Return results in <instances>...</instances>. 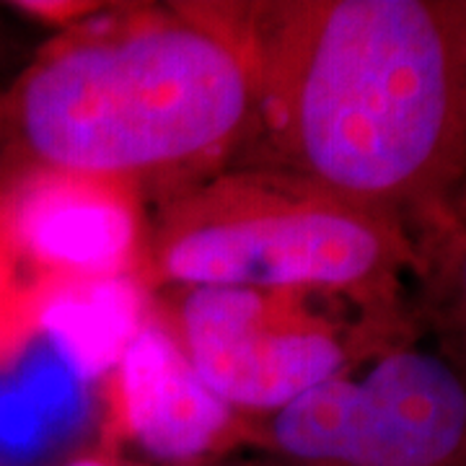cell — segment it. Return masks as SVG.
<instances>
[{"label":"cell","instance_id":"cell-10","mask_svg":"<svg viewBox=\"0 0 466 466\" xmlns=\"http://www.w3.org/2000/svg\"><path fill=\"white\" fill-rule=\"evenodd\" d=\"M451 213H453V218H459V220H464L466 223V182L464 187L459 189V195H456L453 205H451Z\"/></svg>","mask_w":466,"mask_h":466},{"label":"cell","instance_id":"cell-8","mask_svg":"<svg viewBox=\"0 0 466 466\" xmlns=\"http://www.w3.org/2000/svg\"><path fill=\"white\" fill-rule=\"evenodd\" d=\"M420 278L443 352L466 370V223L449 213L422 228Z\"/></svg>","mask_w":466,"mask_h":466},{"label":"cell","instance_id":"cell-6","mask_svg":"<svg viewBox=\"0 0 466 466\" xmlns=\"http://www.w3.org/2000/svg\"><path fill=\"white\" fill-rule=\"evenodd\" d=\"M14 233L47 267L115 272L135 249L130 187L66 174H26L14 208Z\"/></svg>","mask_w":466,"mask_h":466},{"label":"cell","instance_id":"cell-4","mask_svg":"<svg viewBox=\"0 0 466 466\" xmlns=\"http://www.w3.org/2000/svg\"><path fill=\"white\" fill-rule=\"evenodd\" d=\"M259 443L283 466H466V370L386 345L267 415Z\"/></svg>","mask_w":466,"mask_h":466},{"label":"cell","instance_id":"cell-11","mask_svg":"<svg viewBox=\"0 0 466 466\" xmlns=\"http://www.w3.org/2000/svg\"><path fill=\"white\" fill-rule=\"evenodd\" d=\"M67 466H125V464H115V461H104V459H78L73 464Z\"/></svg>","mask_w":466,"mask_h":466},{"label":"cell","instance_id":"cell-9","mask_svg":"<svg viewBox=\"0 0 466 466\" xmlns=\"http://www.w3.org/2000/svg\"><path fill=\"white\" fill-rule=\"evenodd\" d=\"M451 16L456 26V39H459V52H461V67H464L466 86V0H451Z\"/></svg>","mask_w":466,"mask_h":466},{"label":"cell","instance_id":"cell-12","mask_svg":"<svg viewBox=\"0 0 466 466\" xmlns=\"http://www.w3.org/2000/svg\"><path fill=\"white\" fill-rule=\"evenodd\" d=\"M0 140H3V96H0Z\"/></svg>","mask_w":466,"mask_h":466},{"label":"cell","instance_id":"cell-1","mask_svg":"<svg viewBox=\"0 0 466 466\" xmlns=\"http://www.w3.org/2000/svg\"><path fill=\"white\" fill-rule=\"evenodd\" d=\"M254 81L251 167L425 226L466 182V86L451 0L208 3ZM249 143V146H251Z\"/></svg>","mask_w":466,"mask_h":466},{"label":"cell","instance_id":"cell-5","mask_svg":"<svg viewBox=\"0 0 466 466\" xmlns=\"http://www.w3.org/2000/svg\"><path fill=\"white\" fill-rule=\"evenodd\" d=\"M321 290L179 288L174 342L233 412L272 415L379 352L400 324L334 319Z\"/></svg>","mask_w":466,"mask_h":466},{"label":"cell","instance_id":"cell-2","mask_svg":"<svg viewBox=\"0 0 466 466\" xmlns=\"http://www.w3.org/2000/svg\"><path fill=\"white\" fill-rule=\"evenodd\" d=\"M45 52L3 96V140L26 174L133 187L216 167L249 146L254 81L200 11Z\"/></svg>","mask_w":466,"mask_h":466},{"label":"cell","instance_id":"cell-7","mask_svg":"<svg viewBox=\"0 0 466 466\" xmlns=\"http://www.w3.org/2000/svg\"><path fill=\"white\" fill-rule=\"evenodd\" d=\"M122 404L133 435L158 459H192L228 431L233 410L218 400L161 327L127 339L119 363Z\"/></svg>","mask_w":466,"mask_h":466},{"label":"cell","instance_id":"cell-3","mask_svg":"<svg viewBox=\"0 0 466 466\" xmlns=\"http://www.w3.org/2000/svg\"><path fill=\"white\" fill-rule=\"evenodd\" d=\"M140 259L150 283L321 290L400 317L420 251L400 218L283 168L238 167L177 192Z\"/></svg>","mask_w":466,"mask_h":466},{"label":"cell","instance_id":"cell-13","mask_svg":"<svg viewBox=\"0 0 466 466\" xmlns=\"http://www.w3.org/2000/svg\"><path fill=\"white\" fill-rule=\"evenodd\" d=\"M251 466H257V464H251ZM269 466H283V464H269Z\"/></svg>","mask_w":466,"mask_h":466}]
</instances>
